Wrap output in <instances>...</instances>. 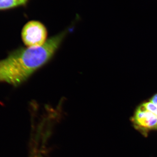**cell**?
<instances>
[{
    "label": "cell",
    "instance_id": "7a4b0ae2",
    "mask_svg": "<svg viewBox=\"0 0 157 157\" xmlns=\"http://www.w3.org/2000/svg\"><path fill=\"white\" fill-rule=\"evenodd\" d=\"M47 31L39 21H32L26 24L21 32V38L28 47L42 46L46 42Z\"/></svg>",
    "mask_w": 157,
    "mask_h": 157
},
{
    "label": "cell",
    "instance_id": "277c9868",
    "mask_svg": "<svg viewBox=\"0 0 157 157\" xmlns=\"http://www.w3.org/2000/svg\"><path fill=\"white\" fill-rule=\"evenodd\" d=\"M27 0H0V10L11 9L21 6Z\"/></svg>",
    "mask_w": 157,
    "mask_h": 157
},
{
    "label": "cell",
    "instance_id": "3957f363",
    "mask_svg": "<svg viewBox=\"0 0 157 157\" xmlns=\"http://www.w3.org/2000/svg\"><path fill=\"white\" fill-rule=\"evenodd\" d=\"M136 127L145 130L157 129V117L140 106L133 117Z\"/></svg>",
    "mask_w": 157,
    "mask_h": 157
},
{
    "label": "cell",
    "instance_id": "5b68a950",
    "mask_svg": "<svg viewBox=\"0 0 157 157\" xmlns=\"http://www.w3.org/2000/svg\"><path fill=\"white\" fill-rule=\"evenodd\" d=\"M144 109L148 110L157 117V106L151 102H146L141 105Z\"/></svg>",
    "mask_w": 157,
    "mask_h": 157
},
{
    "label": "cell",
    "instance_id": "6da1fadb",
    "mask_svg": "<svg viewBox=\"0 0 157 157\" xmlns=\"http://www.w3.org/2000/svg\"><path fill=\"white\" fill-rule=\"evenodd\" d=\"M66 32L52 37L44 45L21 48L0 60V82L17 86L51 59L66 36Z\"/></svg>",
    "mask_w": 157,
    "mask_h": 157
},
{
    "label": "cell",
    "instance_id": "8992f818",
    "mask_svg": "<svg viewBox=\"0 0 157 157\" xmlns=\"http://www.w3.org/2000/svg\"><path fill=\"white\" fill-rule=\"evenodd\" d=\"M150 102L152 103L153 104H155L156 106H157V94L154 96L151 99Z\"/></svg>",
    "mask_w": 157,
    "mask_h": 157
}]
</instances>
